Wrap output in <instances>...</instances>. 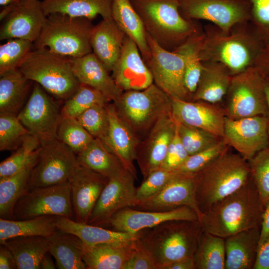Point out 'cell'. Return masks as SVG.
I'll return each instance as SVG.
<instances>
[{"mask_svg": "<svg viewBox=\"0 0 269 269\" xmlns=\"http://www.w3.org/2000/svg\"><path fill=\"white\" fill-rule=\"evenodd\" d=\"M251 6L250 22L269 46V0H247Z\"/></svg>", "mask_w": 269, "mask_h": 269, "instance_id": "cell-51", "label": "cell"}, {"mask_svg": "<svg viewBox=\"0 0 269 269\" xmlns=\"http://www.w3.org/2000/svg\"><path fill=\"white\" fill-rule=\"evenodd\" d=\"M253 269H269V236L258 247Z\"/></svg>", "mask_w": 269, "mask_h": 269, "instance_id": "cell-54", "label": "cell"}, {"mask_svg": "<svg viewBox=\"0 0 269 269\" xmlns=\"http://www.w3.org/2000/svg\"><path fill=\"white\" fill-rule=\"evenodd\" d=\"M171 220L198 221L199 217L193 209L185 206L164 211L139 210L128 207L114 214L108 226L114 231L135 234Z\"/></svg>", "mask_w": 269, "mask_h": 269, "instance_id": "cell-19", "label": "cell"}, {"mask_svg": "<svg viewBox=\"0 0 269 269\" xmlns=\"http://www.w3.org/2000/svg\"><path fill=\"white\" fill-rule=\"evenodd\" d=\"M77 119L94 138L105 142L109 129L107 105L93 106L82 113Z\"/></svg>", "mask_w": 269, "mask_h": 269, "instance_id": "cell-46", "label": "cell"}, {"mask_svg": "<svg viewBox=\"0 0 269 269\" xmlns=\"http://www.w3.org/2000/svg\"><path fill=\"white\" fill-rule=\"evenodd\" d=\"M265 205L252 178L241 188L217 201L199 219L203 231L226 238L260 227Z\"/></svg>", "mask_w": 269, "mask_h": 269, "instance_id": "cell-2", "label": "cell"}, {"mask_svg": "<svg viewBox=\"0 0 269 269\" xmlns=\"http://www.w3.org/2000/svg\"><path fill=\"white\" fill-rule=\"evenodd\" d=\"M111 101L99 91L80 83L76 91L65 101L61 108L63 117L77 119L96 105H107Z\"/></svg>", "mask_w": 269, "mask_h": 269, "instance_id": "cell-42", "label": "cell"}, {"mask_svg": "<svg viewBox=\"0 0 269 269\" xmlns=\"http://www.w3.org/2000/svg\"><path fill=\"white\" fill-rule=\"evenodd\" d=\"M171 100L152 83L142 90L124 91L112 103L119 116L140 139L160 118L171 114Z\"/></svg>", "mask_w": 269, "mask_h": 269, "instance_id": "cell-8", "label": "cell"}, {"mask_svg": "<svg viewBox=\"0 0 269 269\" xmlns=\"http://www.w3.org/2000/svg\"><path fill=\"white\" fill-rule=\"evenodd\" d=\"M136 179L128 170L109 179L102 191L89 218L88 224L101 227L109 222L118 211L133 207L135 202Z\"/></svg>", "mask_w": 269, "mask_h": 269, "instance_id": "cell-16", "label": "cell"}, {"mask_svg": "<svg viewBox=\"0 0 269 269\" xmlns=\"http://www.w3.org/2000/svg\"><path fill=\"white\" fill-rule=\"evenodd\" d=\"M268 133H269V127H268Z\"/></svg>", "mask_w": 269, "mask_h": 269, "instance_id": "cell-63", "label": "cell"}, {"mask_svg": "<svg viewBox=\"0 0 269 269\" xmlns=\"http://www.w3.org/2000/svg\"><path fill=\"white\" fill-rule=\"evenodd\" d=\"M264 88L268 109V117L269 118V77L264 76Z\"/></svg>", "mask_w": 269, "mask_h": 269, "instance_id": "cell-61", "label": "cell"}, {"mask_svg": "<svg viewBox=\"0 0 269 269\" xmlns=\"http://www.w3.org/2000/svg\"><path fill=\"white\" fill-rule=\"evenodd\" d=\"M33 43L25 39L12 38L0 45V74L19 69L34 49Z\"/></svg>", "mask_w": 269, "mask_h": 269, "instance_id": "cell-44", "label": "cell"}, {"mask_svg": "<svg viewBox=\"0 0 269 269\" xmlns=\"http://www.w3.org/2000/svg\"><path fill=\"white\" fill-rule=\"evenodd\" d=\"M249 161L251 177L265 205L269 200V147L260 151Z\"/></svg>", "mask_w": 269, "mask_h": 269, "instance_id": "cell-48", "label": "cell"}, {"mask_svg": "<svg viewBox=\"0 0 269 269\" xmlns=\"http://www.w3.org/2000/svg\"><path fill=\"white\" fill-rule=\"evenodd\" d=\"M176 123L178 134L189 155L208 148L222 139L201 129Z\"/></svg>", "mask_w": 269, "mask_h": 269, "instance_id": "cell-47", "label": "cell"}, {"mask_svg": "<svg viewBox=\"0 0 269 269\" xmlns=\"http://www.w3.org/2000/svg\"><path fill=\"white\" fill-rule=\"evenodd\" d=\"M92 20L60 13L47 16L41 32L34 43V48H46L71 58L92 52L90 36Z\"/></svg>", "mask_w": 269, "mask_h": 269, "instance_id": "cell-6", "label": "cell"}, {"mask_svg": "<svg viewBox=\"0 0 269 269\" xmlns=\"http://www.w3.org/2000/svg\"><path fill=\"white\" fill-rule=\"evenodd\" d=\"M20 0H0V5L1 6H4L12 3H17Z\"/></svg>", "mask_w": 269, "mask_h": 269, "instance_id": "cell-62", "label": "cell"}, {"mask_svg": "<svg viewBox=\"0 0 269 269\" xmlns=\"http://www.w3.org/2000/svg\"><path fill=\"white\" fill-rule=\"evenodd\" d=\"M33 168L0 178V217L13 219V210L17 201L28 191V184Z\"/></svg>", "mask_w": 269, "mask_h": 269, "instance_id": "cell-38", "label": "cell"}, {"mask_svg": "<svg viewBox=\"0 0 269 269\" xmlns=\"http://www.w3.org/2000/svg\"><path fill=\"white\" fill-rule=\"evenodd\" d=\"M126 36L113 18L102 19L92 29V52L109 72H112L119 58Z\"/></svg>", "mask_w": 269, "mask_h": 269, "instance_id": "cell-25", "label": "cell"}, {"mask_svg": "<svg viewBox=\"0 0 269 269\" xmlns=\"http://www.w3.org/2000/svg\"><path fill=\"white\" fill-rule=\"evenodd\" d=\"M146 39L150 51L146 65L153 83L171 98L190 101L192 97L184 85V64L181 55L162 48L147 33Z\"/></svg>", "mask_w": 269, "mask_h": 269, "instance_id": "cell-14", "label": "cell"}, {"mask_svg": "<svg viewBox=\"0 0 269 269\" xmlns=\"http://www.w3.org/2000/svg\"><path fill=\"white\" fill-rule=\"evenodd\" d=\"M179 173L176 170L161 168L151 172L136 188L135 204L156 193Z\"/></svg>", "mask_w": 269, "mask_h": 269, "instance_id": "cell-50", "label": "cell"}, {"mask_svg": "<svg viewBox=\"0 0 269 269\" xmlns=\"http://www.w3.org/2000/svg\"><path fill=\"white\" fill-rule=\"evenodd\" d=\"M56 216H41L24 220L0 219V243L7 239L25 236L48 238L57 230Z\"/></svg>", "mask_w": 269, "mask_h": 269, "instance_id": "cell-37", "label": "cell"}, {"mask_svg": "<svg viewBox=\"0 0 269 269\" xmlns=\"http://www.w3.org/2000/svg\"><path fill=\"white\" fill-rule=\"evenodd\" d=\"M78 165L77 155L57 138L41 145L37 162L29 179L28 191L68 181Z\"/></svg>", "mask_w": 269, "mask_h": 269, "instance_id": "cell-13", "label": "cell"}, {"mask_svg": "<svg viewBox=\"0 0 269 269\" xmlns=\"http://www.w3.org/2000/svg\"><path fill=\"white\" fill-rule=\"evenodd\" d=\"M137 240L125 244L90 246L83 243L82 259L86 269H123L137 247Z\"/></svg>", "mask_w": 269, "mask_h": 269, "instance_id": "cell-29", "label": "cell"}, {"mask_svg": "<svg viewBox=\"0 0 269 269\" xmlns=\"http://www.w3.org/2000/svg\"><path fill=\"white\" fill-rule=\"evenodd\" d=\"M123 269H158V268L151 255L137 242L136 249L125 264Z\"/></svg>", "mask_w": 269, "mask_h": 269, "instance_id": "cell-53", "label": "cell"}, {"mask_svg": "<svg viewBox=\"0 0 269 269\" xmlns=\"http://www.w3.org/2000/svg\"><path fill=\"white\" fill-rule=\"evenodd\" d=\"M163 269H196V266L193 257H192L173 262Z\"/></svg>", "mask_w": 269, "mask_h": 269, "instance_id": "cell-58", "label": "cell"}, {"mask_svg": "<svg viewBox=\"0 0 269 269\" xmlns=\"http://www.w3.org/2000/svg\"><path fill=\"white\" fill-rule=\"evenodd\" d=\"M48 238V252L59 269H85L82 259L83 242L76 235L57 229Z\"/></svg>", "mask_w": 269, "mask_h": 269, "instance_id": "cell-33", "label": "cell"}, {"mask_svg": "<svg viewBox=\"0 0 269 269\" xmlns=\"http://www.w3.org/2000/svg\"><path fill=\"white\" fill-rule=\"evenodd\" d=\"M193 259L196 269H225V238L203 231Z\"/></svg>", "mask_w": 269, "mask_h": 269, "instance_id": "cell-39", "label": "cell"}, {"mask_svg": "<svg viewBox=\"0 0 269 269\" xmlns=\"http://www.w3.org/2000/svg\"><path fill=\"white\" fill-rule=\"evenodd\" d=\"M46 215L74 220L68 181L27 191L16 203L13 219L24 220Z\"/></svg>", "mask_w": 269, "mask_h": 269, "instance_id": "cell-10", "label": "cell"}, {"mask_svg": "<svg viewBox=\"0 0 269 269\" xmlns=\"http://www.w3.org/2000/svg\"><path fill=\"white\" fill-rule=\"evenodd\" d=\"M227 147L222 138L208 148L189 155L176 171L185 174H195L227 150Z\"/></svg>", "mask_w": 269, "mask_h": 269, "instance_id": "cell-49", "label": "cell"}, {"mask_svg": "<svg viewBox=\"0 0 269 269\" xmlns=\"http://www.w3.org/2000/svg\"><path fill=\"white\" fill-rule=\"evenodd\" d=\"M188 206L202 216L196 198L195 174L179 173L154 194L136 202L132 208L144 211H164Z\"/></svg>", "mask_w": 269, "mask_h": 269, "instance_id": "cell-17", "label": "cell"}, {"mask_svg": "<svg viewBox=\"0 0 269 269\" xmlns=\"http://www.w3.org/2000/svg\"><path fill=\"white\" fill-rule=\"evenodd\" d=\"M109 129L104 143L116 155L126 170L137 179L134 165L140 139L118 115L113 103L107 105Z\"/></svg>", "mask_w": 269, "mask_h": 269, "instance_id": "cell-24", "label": "cell"}, {"mask_svg": "<svg viewBox=\"0 0 269 269\" xmlns=\"http://www.w3.org/2000/svg\"><path fill=\"white\" fill-rule=\"evenodd\" d=\"M171 99V114L176 122L223 138L227 117L223 111L204 101Z\"/></svg>", "mask_w": 269, "mask_h": 269, "instance_id": "cell-23", "label": "cell"}, {"mask_svg": "<svg viewBox=\"0 0 269 269\" xmlns=\"http://www.w3.org/2000/svg\"><path fill=\"white\" fill-rule=\"evenodd\" d=\"M41 145L57 138V132L62 119L61 109L39 84L35 83L30 96L17 115Z\"/></svg>", "mask_w": 269, "mask_h": 269, "instance_id": "cell-12", "label": "cell"}, {"mask_svg": "<svg viewBox=\"0 0 269 269\" xmlns=\"http://www.w3.org/2000/svg\"><path fill=\"white\" fill-rule=\"evenodd\" d=\"M260 227L243 230L225 238V269H253Z\"/></svg>", "mask_w": 269, "mask_h": 269, "instance_id": "cell-27", "label": "cell"}, {"mask_svg": "<svg viewBox=\"0 0 269 269\" xmlns=\"http://www.w3.org/2000/svg\"><path fill=\"white\" fill-rule=\"evenodd\" d=\"M32 82L19 69L0 74V113L17 115L22 108Z\"/></svg>", "mask_w": 269, "mask_h": 269, "instance_id": "cell-35", "label": "cell"}, {"mask_svg": "<svg viewBox=\"0 0 269 269\" xmlns=\"http://www.w3.org/2000/svg\"><path fill=\"white\" fill-rule=\"evenodd\" d=\"M112 76L123 91L143 90L152 83L151 73L136 43L126 36Z\"/></svg>", "mask_w": 269, "mask_h": 269, "instance_id": "cell-22", "label": "cell"}, {"mask_svg": "<svg viewBox=\"0 0 269 269\" xmlns=\"http://www.w3.org/2000/svg\"><path fill=\"white\" fill-rule=\"evenodd\" d=\"M109 179L79 163L69 178L75 221L87 223Z\"/></svg>", "mask_w": 269, "mask_h": 269, "instance_id": "cell-21", "label": "cell"}, {"mask_svg": "<svg viewBox=\"0 0 269 269\" xmlns=\"http://www.w3.org/2000/svg\"><path fill=\"white\" fill-rule=\"evenodd\" d=\"M30 134L17 115L0 113V150H16Z\"/></svg>", "mask_w": 269, "mask_h": 269, "instance_id": "cell-45", "label": "cell"}, {"mask_svg": "<svg viewBox=\"0 0 269 269\" xmlns=\"http://www.w3.org/2000/svg\"><path fill=\"white\" fill-rule=\"evenodd\" d=\"M201 74L192 101L214 104L226 96L232 75L221 63L204 61Z\"/></svg>", "mask_w": 269, "mask_h": 269, "instance_id": "cell-30", "label": "cell"}, {"mask_svg": "<svg viewBox=\"0 0 269 269\" xmlns=\"http://www.w3.org/2000/svg\"><path fill=\"white\" fill-rule=\"evenodd\" d=\"M0 269H17L14 255L10 250L3 244H0Z\"/></svg>", "mask_w": 269, "mask_h": 269, "instance_id": "cell-55", "label": "cell"}, {"mask_svg": "<svg viewBox=\"0 0 269 269\" xmlns=\"http://www.w3.org/2000/svg\"><path fill=\"white\" fill-rule=\"evenodd\" d=\"M264 76L269 77V46H266L260 55L255 67Z\"/></svg>", "mask_w": 269, "mask_h": 269, "instance_id": "cell-57", "label": "cell"}, {"mask_svg": "<svg viewBox=\"0 0 269 269\" xmlns=\"http://www.w3.org/2000/svg\"><path fill=\"white\" fill-rule=\"evenodd\" d=\"M226 96L228 118L268 117L264 76L256 67L232 76Z\"/></svg>", "mask_w": 269, "mask_h": 269, "instance_id": "cell-9", "label": "cell"}, {"mask_svg": "<svg viewBox=\"0 0 269 269\" xmlns=\"http://www.w3.org/2000/svg\"><path fill=\"white\" fill-rule=\"evenodd\" d=\"M176 127L177 123L172 114L166 115L153 125L144 139L140 142L136 160L143 179L161 167Z\"/></svg>", "mask_w": 269, "mask_h": 269, "instance_id": "cell-18", "label": "cell"}, {"mask_svg": "<svg viewBox=\"0 0 269 269\" xmlns=\"http://www.w3.org/2000/svg\"><path fill=\"white\" fill-rule=\"evenodd\" d=\"M139 15L146 33L161 47L173 51L200 34L195 20L184 17L179 0H130Z\"/></svg>", "mask_w": 269, "mask_h": 269, "instance_id": "cell-3", "label": "cell"}, {"mask_svg": "<svg viewBox=\"0 0 269 269\" xmlns=\"http://www.w3.org/2000/svg\"><path fill=\"white\" fill-rule=\"evenodd\" d=\"M269 236V200L265 203L262 216L259 246ZM259 247V246H258Z\"/></svg>", "mask_w": 269, "mask_h": 269, "instance_id": "cell-56", "label": "cell"}, {"mask_svg": "<svg viewBox=\"0 0 269 269\" xmlns=\"http://www.w3.org/2000/svg\"><path fill=\"white\" fill-rule=\"evenodd\" d=\"M247 160L227 149L195 174L196 198L202 214L248 182L251 175Z\"/></svg>", "mask_w": 269, "mask_h": 269, "instance_id": "cell-5", "label": "cell"}, {"mask_svg": "<svg viewBox=\"0 0 269 269\" xmlns=\"http://www.w3.org/2000/svg\"><path fill=\"white\" fill-rule=\"evenodd\" d=\"M57 138L77 155L84 150L94 138L77 119L63 117L57 130Z\"/></svg>", "mask_w": 269, "mask_h": 269, "instance_id": "cell-43", "label": "cell"}, {"mask_svg": "<svg viewBox=\"0 0 269 269\" xmlns=\"http://www.w3.org/2000/svg\"><path fill=\"white\" fill-rule=\"evenodd\" d=\"M179 3L184 17L208 21L224 32L250 21L251 6L247 0H179Z\"/></svg>", "mask_w": 269, "mask_h": 269, "instance_id": "cell-11", "label": "cell"}, {"mask_svg": "<svg viewBox=\"0 0 269 269\" xmlns=\"http://www.w3.org/2000/svg\"><path fill=\"white\" fill-rule=\"evenodd\" d=\"M266 45L250 22L224 32L214 25L204 32L201 61L221 63L232 76L255 67Z\"/></svg>", "mask_w": 269, "mask_h": 269, "instance_id": "cell-1", "label": "cell"}, {"mask_svg": "<svg viewBox=\"0 0 269 269\" xmlns=\"http://www.w3.org/2000/svg\"><path fill=\"white\" fill-rule=\"evenodd\" d=\"M12 3L4 6H2L0 12V20L2 21L7 16H8L14 9V7L18 3Z\"/></svg>", "mask_w": 269, "mask_h": 269, "instance_id": "cell-60", "label": "cell"}, {"mask_svg": "<svg viewBox=\"0 0 269 269\" xmlns=\"http://www.w3.org/2000/svg\"><path fill=\"white\" fill-rule=\"evenodd\" d=\"M57 229L78 236L85 244H125L136 241L138 233L122 232L103 227L77 222L67 217L56 216Z\"/></svg>", "mask_w": 269, "mask_h": 269, "instance_id": "cell-28", "label": "cell"}, {"mask_svg": "<svg viewBox=\"0 0 269 269\" xmlns=\"http://www.w3.org/2000/svg\"><path fill=\"white\" fill-rule=\"evenodd\" d=\"M203 35L204 32L190 38L173 51L180 55L183 60L184 85L191 97L196 89L203 68L200 51Z\"/></svg>", "mask_w": 269, "mask_h": 269, "instance_id": "cell-41", "label": "cell"}, {"mask_svg": "<svg viewBox=\"0 0 269 269\" xmlns=\"http://www.w3.org/2000/svg\"><path fill=\"white\" fill-rule=\"evenodd\" d=\"M269 118L257 116L240 119L226 117L222 139L247 160L268 147Z\"/></svg>", "mask_w": 269, "mask_h": 269, "instance_id": "cell-15", "label": "cell"}, {"mask_svg": "<svg viewBox=\"0 0 269 269\" xmlns=\"http://www.w3.org/2000/svg\"><path fill=\"white\" fill-rule=\"evenodd\" d=\"M112 17L126 35L136 43L146 64L150 56L146 32L130 0H113Z\"/></svg>", "mask_w": 269, "mask_h": 269, "instance_id": "cell-31", "label": "cell"}, {"mask_svg": "<svg viewBox=\"0 0 269 269\" xmlns=\"http://www.w3.org/2000/svg\"><path fill=\"white\" fill-rule=\"evenodd\" d=\"M71 61L73 73L80 83L99 91L112 102L122 95L124 91L93 52Z\"/></svg>", "mask_w": 269, "mask_h": 269, "instance_id": "cell-26", "label": "cell"}, {"mask_svg": "<svg viewBox=\"0 0 269 269\" xmlns=\"http://www.w3.org/2000/svg\"><path fill=\"white\" fill-rule=\"evenodd\" d=\"M56 267L52 259V255L48 252L40 262L39 269H55Z\"/></svg>", "mask_w": 269, "mask_h": 269, "instance_id": "cell-59", "label": "cell"}, {"mask_svg": "<svg viewBox=\"0 0 269 269\" xmlns=\"http://www.w3.org/2000/svg\"><path fill=\"white\" fill-rule=\"evenodd\" d=\"M47 16L39 0H20L2 21L0 40L22 39L34 43L43 29Z\"/></svg>", "mask_w": 269, "mask_h": 269, "instance_id": "cell-20", "label": "cell"}, {"mask_svg": "<svg viewBox=\"0 0 269 269\" xmlns=\"http://www.w3.org/2000/svg\"><path fill=\"white\" fill-rule=\"evenodd\" d=\"M113 1V0H43L41 5L46 16L60 13L93 20L99 15L103 19L112 18Z\"/></svg>", "mask_w": 269, "mask_h": 269, "instance_id": "cell-32", "label": "cell"}, {"mask_svg": "<svg viewBox=\"0 0 269 269\" xmlns=\"http://www.w3.org/2000/svg\"><path fill=\"white\" fill-rule=\"evenodd\" d=\"M12 252L18 269H39L40 262L48 252V240L42 236L12 238L2 244Z\"/></svg>", "mask_w": 269, "mask_h": 269, "instance_id": "cell-36", "label": "cell"}, {"mask_svg": "<svg viewBox=\"0 0 269 269\" xmlns=\"http://www.w3.org/2000/svg\"><path fill=\"white\" fill-rule=\"evenodd\" d=\"M199 220H171L138 232L139 245L148 251L158 269L193 257L203 232Z\"/></svg>", "mask_w": 269, "mask_h": 269, "instance_id": "cell-4", "label": "cell"}, {"mask_svg": "<svg viewBox=\"0 0 269 269\" xmlns=\"http://www.w3.org/2000/svg\"><path fill=\"white\" fill-rule=\"evenodd\" d=\"M19 69L49 94L65 101L80 85L73 73L71 58L46 48H34Z\"/></svg>", "mask_w": 269, "mask_h": 269, "instance_id": "cell-7", "label": "cell"}, {"mask_svg": "<svg viewBox=\"0 0 269 269\" xmlns=\"http://www.w3.org/2000/svg\"><path fill=\"white\" fill-rule=\"evenodd\" d=\"M40 148L39 139L31 134L27 135L14 153L1 162L0 178L33 168L37 162Z\"/></svg>", "mask_w": 269, "mask_h": 269, "instance_id": "cell-40", "label": "cell"}, {"mask_svg": "<svg viewBox=\"0 0 269 269\" xmlns=\"http://www.w3.org/2000/svg\"><path fill=\"white\" fill-rule=\"evenodd\" d=\"M77 157L80 164L109 179L126 170L116 155L99 138H94Z\"/></svg>", "mask_w": 269, "mask_h": 269, "instance_id": "cell-34", "label": "cell"}, {"mask_svg": "<svg viewBox=\"0 0 269 269\" xmlns=\"http://www.w3.org/2000/svg\"><path fill=\"white\" fill-rule=\"evenodd\" d=\"M189 155L180 139L176 127L175 134L169 145L165 160L160 168L176 170Z\"/></svg>", "mask_w": 269, "mask_h": 269, "instance_id": "cell-52", "label": "cell"}]
</instances>
